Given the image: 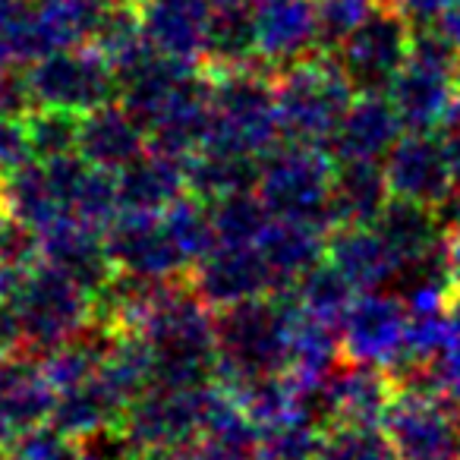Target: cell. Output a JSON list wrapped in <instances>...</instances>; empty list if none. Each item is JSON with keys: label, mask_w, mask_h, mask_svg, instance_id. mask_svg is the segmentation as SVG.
<instances>
[{"label": "cell", "mask_w": 460, "mask_h": 460, "mask_svg": "<svg viewBox=\"0 0 460 460\" xmlns=\"http://www.w3.org/2000/svg\"><path fill=\"white\" fill-rule=\"evenodd\" d=\"M92 325L95 296L54 265L39 262L13 296L0 300V357H45Z\"/></svg>", "instance_id": "obj_1"}, {"label": "cell", "mask_w": 460, "mask_h": 460, "mask_svg": "<svg viewBox=\"0 0 460 460\" xmlns=\"http://www.w3.org/2000/svg\"><path fill=\"white\" fill-rule=\"evenodd\" d=\"M300 319L294 290L252 296L217 309V382L240 388L259 376L290 369V334Z\"/></svg>", "instance_id": "obj_2"}, {"label": "cell", "mask_w": 460, "mask_h": 460, "mask_svg": "<svg viewBox=\"0 0 460 460\" xmlns=\"http://www.w3.org/2000/svg\"><path fill=\"white\" fill-rule=\"evenodd\" d=\"M353 98H357V89L332 51H319L278 70L275 102L281 139L328 148Z\"/></svg>", "instance_id": "obj_3"}, {"label": "cell", "mask_w": 460, "mask_h": 460, "mask_svg": "<svg viewBox=\"0 0 460 460\" xmlns=\"http://www.w3.org/2000/svg\"><path fill=\"white\" fill-rule=\"evenodd\" d=\"M211 73V133L205 146L265 158L281 139L275 73L269 66Z\"/></svg>", "instance_id": "obj_4"}, {"label": "cell", "mask_w": 460, "mask_h": 460, "mask_svg": "<svg viewBox=\"0 0 460 460\" xmlns=\"http://www.w3.org/2000/svg\"><path fill=\"white\" fill-rule=\"evenodd\" d=\"M334 155L322 146L278 142L262 158L256 192L271 217L319 224L332 234Z\"/></svg>", "instance_id": "obj_5"}, {"label": "cell", "mask_w": 460, "mask_h": 460, "mask_svg": "<svg viewBox=\"0 0 460 460\" xmlns=\"http://www.w3.org/2000/svg\"><path fill=\"white\" fill-rule=\"evenodd\" d=\"M234 407L237 401L221 382L199 385V388L155 385L129 403L120 426L133 435L139 447L192 445L211 422Z\"/></svg>", "instance_id": "obj_6"}, {"label": "cell", "mask_w": 460, "mask_h": 460, "mask_svg": "<svg viewBox=\"0 0 460 460\" xmlns=\"http://www.w3.org/2000/svg\"><path fill=\"white\" fill-rule=\"evenodd\" d=\"M457 58L460 51L447 41V35L438 26L416 29L407 64L385 92L401 114L403 129L422 133V129L441 127L447 108L457 98V89H454Z\"/></svg>", "instance_id": "obj_7"}, {"label": "cell", "mask_w": 460, "mask_h": 460, "mask_svg": "<svg viewBox=\"0 0 460 460\" xmlns=\"http://www.w3.org/2000/svg\"><path fill=\"white\" fill-rule=\"evenodd\" d=\"M29 83L39 108L89 114L111 102H120V79L111 60L92 45L48 51L29 64Z\"/></svg>", "instance_id": "obj_8"}, {"label": "cell", "mask_w": 460, "mask_h": 460, "mask_svg": "<svg viewBox=\"0 0 460 460\" xmlns=\"http://www.w3.org/2000/svg\"><path fill=\"white\" fill-rule=\"evenodd\" d=\"M382 429L397 460H460V407L429 388H397Z\"/></svg>", "instance_id": "obj_9"}, {"label": "cell", "mask_w": 460, "mask_h": 460, "mask_svg": "<svg viewBox=\"0 0 460 460\" xmlns=\"http://www.w3.org/2000/svg\"><path fill=\"white\" fill-rule=\"evenodd\" d=\"M416 26L397 7L385 4L378 7L357 32H350L332 51L338 58L341 70L359 92H388L394 76L403 70L413 45Z\"/></svg>", "instance_id": "obj_10"}, {"label": "cell", "mask_w": 460, "mask_h": 460, "mask_svg": "<svg viewBox=\"0 0 460 460\" xmlns=\"http://www.w3.org/2000/svg\"><path fill=\"white\" fill-rule=\"evenodd\" d=\"M410 309L401 294L366 290L357 294L341 319L344 357L394 372L407 363Z\"/></svg>", "instance_id": "obj_11"}, {"label": "cell", "mask_w": 460, "mask_h": 460, "mask_svg": "<svg viewBox=\"0 0 460 460\" xmlns=\"http://www.w3.org/2000/svg\"><path fill=\"white\" fill-rule=\"evenodd\" d=\"M385 164L391 196L410 199V202L445 208L454 199V164L447 142L438 129H422L407 133L394 142Z\"/></svg>", "instance_id": "obj_12"}, {"label": "cell", "mask_w": 460, "mask_h": 460, "mask_svg": "<svg viewBox=\"0 0 460 460\" xmlns=\"http://www.w3.org/2000/svg\"><path fill=\"white\" fill-rule=\"evenodd\" d=\"M117 271L142 278H190L192 265L161 211H120L104 230Z\"/></svg>", "instance_id": "obj_13"}, {"label": "cell", "mask_w": 460, "mask_h": 460, "mask_svg": "<svg viewBox=\"0 0 460 460\" xmlns=\"http://www.w3.org/2000/svg\"><path fill=\"white\" fill-rule=\"evenodd\" d=\"M190 284L211 309L278 294L271 269L256 243H215L190 271Z\"/></svg>", "instance_id": "obj_14"}, {"label": "cell", "mask_w": 460, "mask_h": 460, "mask_svg": "<svg viewBox=\"0 0 460 460\" xmlns=\"http://www.w3.org/2000/svg\"><path fill=\"white\" fill-rule=\"evenodd\" d=\"M252 22L259 60L271 73L322 51V29L315 0H252Z\"/></svg>", "instance_id": "obj_15"}, {"label": "cell", "mask_w": 460, "mask_h": 460, "mask_svg": "<svg viewBox=\"0 0 460 460\" xmlns=\"http://www.w3.org/2000/svg\"><path fill=\"white\" fill-rule=\"evenodd\" d=\"M58 391L48 382L41 359L32 353L0 357V445L10 447L22 435L48 426Z\"/></svg>", "instance_id": "obj_16"}, {"label": "cell", "mask_w": 460, "mask_h": 460, "mask_svg": "<svg viewBox=\"0 0 460 460\" xmlns=\"http://www.w3.org/2000/svg\"><path fill=\"white\" fill-rule=\"evenodd\" d=\"M41 262L64 271L66 278H73L92 296L117 275L104 230L95 227V224L79 221L76 215H64L51 227L41 230Z\"/></svg>", "instance_id": "obj_17"}, {"label": "cell", "mask_w": 460, "mask_h": 460, "mask_svg": "<svg viewBox=\"0 0 460 460\" xmlns=\"http://www.w3.org/2000/svg\"><path fill=\"white\" fill-rule=\"evenodd\" d=\"M146 41L167 58L202 64L208 29L215 20L211 0H133Z\"/></svg>", "instance_id": "obj_18"}, {"label": "cell", "mask_w": 460, "mask_h": 460, "mask_svg": "<svg viewBox=\"0 0 460 460\" xmlns=\"http://www.w3.org/2000/svg\"><path fill=\"white\" fill-rule=\"evenodd\" d=\"M403 133L401 114L385 92H359L328 142V152L334 161H385Z\"/></svg>", "instance_id": "obj_19"}, {"label": "cell", "mask_w": 460, "mask_h": 460, "mask_svg": "<svg viewBox=\"0 0 460 460\" xmlns=\"http://www.w3.org/2000/svg\"><path fill=\"white\" fill-rule=\"evenodd\" d=\"M148 152V133L120 102L83 114L79 129V155L104 171H120L129 161Z\"/></svg>", "instance_id": "obj_20"}, {"label": "cell", "mask_w": 460, "mask_h": 460, "mask_svg": "<svg viewBox=\"0 0 460 460\" xmlns=\"http://www.w3.org/2000/svg\"><path fill=\"white\" fill-rule=\"evenodd\" d=\"M117 190L123 211H164L190 192L186 161L148 148L117 171Z\"/></svg>", "instance_id": "obj_21"}, {"label": "cell", "mask_w": 460, "mask_h": 460, "mask_svg": "<svg viewBox=\"0 0 460 460\" xmlns=\"http://www.w3.org/2000/svg\"><path fill=\"white\" fill-rule=\"evenodd\" d=\"M328 259L344 271V278L359 290H382L385 284L397 281V265L394 252L382 240L376 227L366 224H344L328 234Z\"/></svg>", "instance_id": "obj_22"}, {"label": "cell", "mask_w": 460, "mask_h": 460, "mask_svg": "<svg viewBox=\"0 0 460 460\" xmlns=\"http://www.w3.org/2000/svg\"><path fill=\"white\" fill-rule=\"evenodd\" d=\"M265 265L271 269L278 290H290L300 281L303 271L328 256V230L306 221H284L271 217V224L256 240Z\"/></svg>", "instance_id": "obj_23"}, {"label": "cell", "mask_w": 460, "mask_h": 460, "mask_svg": "<svg viewBox=\"0 0 460 460\" xmlns=\"http://www.w3.org/2000/svg\"><path fill=\"white\" fill-rule=\"evenodd\" d=\"M123 413H127V401L102 376H92L76 388L58 391L48 426H54L70 441H85L104 429L120 426Z\"/></svg>", "instance_id": "obj_24"}, {"label": "cell", "mask_w": 460, "mask_h": 460, "mask_svg": "<svg viewBox=\"0 0 460 460\" xmlns=\"http://www.w3.org/2000/svg\"><path fill=\"white\" fill-rule=\"evenodd\" d=\"M388 199L391 186L382 161H334L332 230L344 227V224L372 227Z\"/></svg>", "instance_id": "obj_25"}, {"label": "cell", "mask_w": 460, "mask_h": 460, "mask_svg": "<svg viewBox=\"0 0 460 460\" xmlns=\"http://www.w3.org/2000/svg\"><path fill=\"white\" fill-rule=\"evenodd\" d=\"M262 158L234 152V148L202 146L192 158H186V177L190 192L205 202H217L234 192H246L259 186Z\"/></svg>", "instance_id": "obj_26"}, {"label": "cell", "mask_w": 460, "mask_h": 460, "mask_svg": "<svg viewBox=\"0 0 460 460\" xmlns=\"http://www.w3.org/2000/svg\"><path fill=\"white\" fill-rule=\"evenodd\" d=\"M0 205L20 215L26 224H32L39 234L66 215L64 199H60L45 161L39 158L26 161L7 177H0Z\"/></svg>", "instance_id": "obj_27"}, {"label": "cell", "mask_w": 460, "mask_h": 460, "mask_svg": "<svg viewBox=\"0 0 460 460\" xmlns=\"http://www.w3.org/2000/svg\"><path fill=\"white\" fill-rule=\"evenodd\" d=\"M250 4L215 7V20H211L208 41H205L202 54L205 70H243V66L262 64L259 60V39Z\"/></svg>", "instance_id": "obj_28"}, {"label": "cell", "mask_w": 460, "mask_h": 460, "mask_svg": "<svg viewBox=\"0 0 460 460\" xmlns=\"http://www.w3.org/2000/svg\"><path fill=\"white\" fill-rule=\"evenodd\" d=\"M344 344H341V325L315 319L300 309V319L290 334V376L300 385L325 382L341 363H344Z\"/></svg>", "instance_id": "obj_29"}, {"label": "cell", "mask_w": 460, "mask_h": 460, "mask_svg": "<svg viewBox=\"0 0 460 460\" xmlns=\"http://www.w3.org/2000/svg\"><path fill=\"white\" fill-rule=\"evenodd\" d=\"M98 376L127 401V407L148 388H155V353L139 332H117L104 353Z\"/></svg>", "instance_id": "obj_30"}, {"label": "cell", "mask_w": 460, "mask_h": 460, "mask_svg": "<svg viewBox=\"0 0 460 460\" xmlns=\"http://www.w3.org/2000/svg\"><path fill=\"white\" fill-rule=\"evenodd\" d=\"M230 394H234L240 410H243L259 429L278 426V422L290 420V416H303L300 385H296V378L290 376V372L259 376V378H252V382H243L240 388H230Z\"/></svg>", "instance_id": "obj_31"}, {"label": "cell", "mask_w": 460, "mask_h": 460, "mask_svg": "<svg viewBox=\"0 0 460 460\" xmlns=\"http://www.w3.org/2000/svg\"><path fill=\"white\" fill-rule=\"evenodd\" d=\"M290 290H294L303 313L315 315V319L334 322V325H341L344 313L350 309V303L357 300V294H359V290L344 278V271H341L328 256L322 259V262H315L309 271H303L300 281H296Z\"/></svg>", "instance_id": "obj_32"}, {"label": "cell", "mask_w": 460, "mask_h": 460, "mask_svg": "<svg viewBox=\"0 0 460 460\" xmlns=\"http://www.w3.org/2000/svg\"><path fill=\"white\" fill-rule=\"evenodd\" d=\"M190 447L196 460H259V426L237 403L211 422Z\"/></svg>", "instance_id": "obj_33"}, {"label": "cell", "mask_w": 460, "mask_h": 460, "mask_svg": "<svg viewBox=\"0 0 460 460\" xmlns=\"http://www.w3.org/2000/svg\"><path fill=\"white\" fill-rule=\"evenodd\" d=\"M211 205V221H215L217 243H256L262 230L271 224V211L256 190L234 192Z\"/></svg>", "instance_id": "obj_34"}, {"label": "cell", "mask_w": 460, "mask_h": 460, "mask_svg": "<svg viewBox=\"0 0 460 460\" xmlns=\"http://www.w3.org/2000/svg\"><path fill=\"white\" fill-rule=\"evenodd\" d=\"M319 460H397V454L376 422H334L322 435Z\"/></svg>", "instance_id": "obj_35"}, {"label": "cell", "mask_w": 460, "mask_h": 460, "mask_svg": "<svg viewBox=\"0 0 460 460\" xmlns=\"http://www.w3.org/2000/svg\"><path fill=\"white\" fill-rule=\"evenodd\" d=\"M322 435L306 416H290L278 426L259 429V460H319Z\"/></svg>", "instance_id": "obj_36"}, {"label": "cell", "mask_w": 460, "mask_h": 460, "mask_svg": "<svg viewBox=\"0 0 460 460\" xmlns=\"http://www.w3.org/2000/svg\"><path fill=\"white\" fill-rule=\"evenodd\" d=\"M120 190H117V171H104V167L89 164L85 173L79 177V186L73 192L70 215L79 221L95 224V227L108 230V224L120 215Z\"/></svg>", "instance_id": "obj_37"}, {"label": "cell", "mask_w": 460, "mask_h": 460, "mask_svg": "<svg viewBox=\"0 0 460 460\" xmlns=\"http://www.w3.org/2000/svg\"><path fill=\"white\" fill-rule=\"evenodd\" d=\"M29 139H32V155L39 161L64 158V155L79 152V129L83 117L58 108H35L26 117Z\"/></svg>", "instance_id": "obj_38"}, {"label": "cell", "mask_w": 460, "mask_h": 460, "mask_svg": "<svg viewBox=\"0 0 460 460\" xmlns=\"http://www.w3.org/2000/svg\"><path fill=\"white\" fill-rule=\"evenodd\" d=\"M388 0H315L322 29V51H338V45L350 32H357L378 7Z\"/></svg>", "instance_id": "obj_39"}, {"label": "cell", "mask_w": 460, "mask_h": 460, "mask_svg": "<svg viewBox=\"0 0 460 460\" xmlns=\"http://www.w3.org/2000/svg\"><path fill=\"white\" fill-rule=\"evenodd\" d=\"M41 234L0 205V265H39Z\"/></svg>", "instance_id": "obj_40"}, {"label": "cell", "mask_w": 460, "mask_h": 460, "mask_svg": "<svg viewBox=\"0 0 460 460\" xmlns=\"http://www.w3.org/2000/svg\"><path fill=\"white\" fill-rule=\"evenodd\" d=\"M7 460H76V441L64 438L54 426H41L13 441Z\"/></svg>", "instance_id": "obj_41"}, {"label": "cell", "mask_w": 460, "mask_h": 460, "mask_svg": "<svg viewBox=\"0 0 460 460\" xmlns=\"http://www.w3.org/2000/svg\"><path fill=\"white\" fill-rule=\"evenodd\" d=\"M39 108L35 104V92L29 83V70L10 66L0 73V114L4 117H29Z\"/></svg>", "instance_id": "obj_42"}, {"label": "cell", "mask_w": 460, "mask_h": 460, "mask_svg": "<svg viewBox=\"0 0 460 460\" xmlns=\"http://www.w3.org/2000/svg\"><path fill=\"white\" fill-rule=\"evenodd\" d=\"M391 7H397L416 29L420 26H435L457 0H388Z\"/></svg>", "instance_id": "obj_43"}, {"label": "cell", "mask_w": 460, "mask_h": 460, "mask_svg": "<svg viewBox=\"0 0 460 460\" xmlns=\"http://www.w3.org/2000/svg\"><path fill=\"white\" fill-rule=\"evenodd\" d=\"M29 4H32V0H0V48H7V54H10V35H13V29L20 26V20L26 16ZM10 58H13V54H10Z\"/></svg>", "instance_id": "obj_44"}, {"label": "cell", "mask_w": 460, "mask_h": 460, "mask_svg": "<svg viewBox=\"0 0 460 460\" xmlns=\"http://www.w3.org/2000/svg\"><path fill=\"white\" fill-rule=\"evenodd\" d=\"M447 262H451V275H454V284L460 288V208H451L447 211Z\"/></svg>", "instance_id": "obj_45"}, {"label": "cell", "mask_w": 460, "mask_h": 460, "mask_svg": "<svg viewBox=\"0 0 460 460\" xmlns=\"http://www.w3.org/2000/svg\"><path fill=\"white\" fill-rule=\"evenodd\" d=\"M139 460H196L190 445H161V447H142Z\"/></svg>", "instance_id": "obj_46"}, {"label": "cell", "mask_w": 460, "mask_h": 460, "mask_svg": "<svg viewBox=\"0 0 460 460\" xmlns=\"http://www.w3.org/2000/svg\"><path fill=\"white\" fill-rule=\"evenodd\" d=\"M435 26H438L441 32L447 35V41H451V45L460 51V0H457V4H454L451 10H447L445 16H441L438 22H435Z\"/></svg>", "instance_id": "obj_47"}, {"label": "cell", "mask_w": 460, "mask_h": 460, "mask_svg": "<svg viewBox=\"0 0 460 460\" xmlns=\"http://www.w3.org/2000/svg\"><path fill=\"white\" fill-rule=\"evenodd\" d=\"M447 313H451L454 328H457V332H460V288L454 290V296H451V309H447Z\"/></svg>", "instance_id": "obj_48"}, {"label": "cell", "mask_w": 460, "mask_h": 460, "mask_svg": "<svg viewBox=\"0 0 460 460\" xmlns=\"http://www.w3.org/2000/svg\"><path fill=\"white\" fill-rule=\"evenodd\" d=\"M215 7H230V4H250V0H211Z\"/></svg>", "instance_id": "obj_49"}, {"label": "cell", "mask_w": 460, "mask_h": 460, "mask_svg": "<svg viewBox=\"0 0 460 460\" xmlns=\"http://www.w3.org/2000/svg\"><path fill=\"white\" fill-rule=\"evenodd\" d=\"M454 89H457V95H460V58H457V66H454Z\"/></svg>", "instance_id": "obj_50"}, {"label": "cell", "mask_w": 460, "mask_h": 460, "mask_svg": "<svg viewBox=\"0 0 460 460\" xmlns=\"http://www.w3.org/2000/svg\"><path fill=\"white\" fill-rule=\"evenodd\" d=\"M0 460H7V447L0 445Z\"/></svg>", "instance_id": "obj_51"}]
</instances>
